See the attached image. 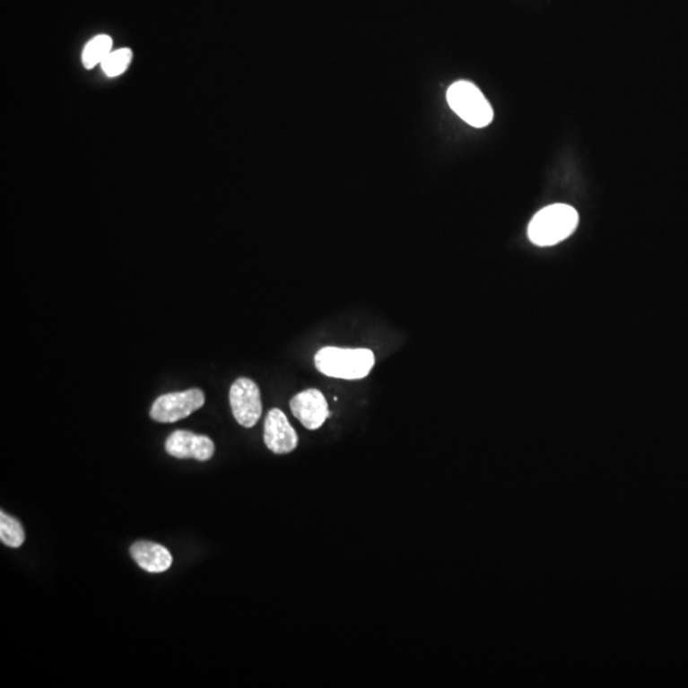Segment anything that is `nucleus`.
<instances>
[{"label": "nucleus", "mask_w": 688, "mask_h": 688, "mask_svg": "<svg viewBox=\"0 0 688 688\" xmlns=\"http://www.w3.org/2000/svg\"><path fill=\"white\" fill-rule=\"evenodd\" d=\"M375 365L374 353L366 348H321L315 366L327 377L359 380L368 377Z\"/></svg>", "instance_id": "nucleus-1"}, {"label": "nucleus", "mask_w": 688, "mask_h": 688, "mask_svg": "<svg viewBox=\"0 0 688 688\" xmlns=\"http://www.w3.org/2000/svg\"><path fill=\"white\" fill-rule=\"evenodd\" d=\"M578 223L579 214L574 208L568 205H548L530 221L528 238L538 247H553L571 236Z\"/></svg>", "instance_id": "nucleus-2"}, {"label": "nucleus", "mask_w": 688, "mask_h": 688, "mask_svg": "<svg viewBox=\"0 0 688 688\" xmlns=\"http://www.w3.org/2000/svg\"><path fill=\"white\" fill-rule=\"evenodd\" d=\"M447 99L451 110L475 128H484L493 119L490 102L471 82L459 81L451 84Z\"/></svg>", "instance_id": "nucleus-3"}, {"label": "nucleus", "mask_w": 688, "mask_h": 688, "mask_svg": "<svg viewBox=\"0 0 688 688\" xmlns=\"http://www.w3.org/2000/svg\"><path fill=\"white\" fill-rule=\"evenodd\" d=\"M205 402V393L200 389L165 394L154 400L151 418L161 423L178 422L202 408Z\"/></svg>", "instance_id": "nucleus-4"}, {"label": "nucleus", "mask_w": 688, "mask_h": 688, "mask_svg": "<svg viewBox=\"0 0 688 688\" xmlns=\"http://www.w3.org/2000/svg\"><path fill=\"white\" fill-rule=\"evenodd\" d=\"M230 405L239 424L247 429L256 426L263 412L259 387L251 379H238L230 389Z\"/></svg>", "instance_id": "nucleus-5"}, {"label": "nucleus", "mask_w": 688, "mask_h": 688, "mask_svg": "<svg viewBox=\"0 0 688 688\" xmlns=\"http://www.w3.org/2000/svg\"><path fill=\"white\" fill-rule=\"evenodd\" d=\"M290 408L302 426L311 431L320 429L330 416L328 402L318 389H308L296 394L291 399Z\"/></svg>", "instance_id": "nucleus-6"}, {"label": "nucleus", "mask_w": 688, "mask_h": 688, "mask_svg": "<svg viewBox=\"0 0 688 688\" xmlns=\"http://www.w3.org/2000/svg\"><path fill=\"white\" fill-rule=\"evenodd\" d=\"M166 451L179 459H193L207 462L214 454V442L208 436L196 435L190 431L172 432L166 440Z\"/></svg>", "instance_id": "nucleus-7"}, {"label": "nucleus", "mask_w": 688, "mask_h": 688, "mask_svg": "<svg viewBox=\"0 0 688 688\" xmlns=\"http://www.w3.org/2000/svg\"><path fill=\"white\" fill-rule=\"evenodd\" d=\"M265 442L266 448L278 456L292 453L299 444L295 429L281 409L273 408L266 418Z\"/></svg>", "instance_id": "nucleus-8"}, {"label": "nucleus", "mask_w": 688, "mask_h": 688, "mask_svg": "<svg viewBox=\"0 0 688 688\" xmlns=\"http://www.w3.org/2000/svg\"><path fill=\"white\" fill-rule=\"evenodd\" d=\"M130 554L139 568L152 574L168 571L172 565V556L168 548L153 542H135L130 547Z\"/></svg>", "instance_id": "nucleus-9"}, {"label": "nucleus", "mask_w": 688, "mask_h": 688, "mask_svg": "<svg viewBox=\"0 0 688 688\" xmlns=\"http://www.w3.org/2000/svg\"><path fill=\"white\" fill-rule=\"evenodd\" d=\"M112 40L110 36L99 35L93 38L89 44L84 47L82 54V62L84 68L92 69L97 65H102V62L110 56Z\"/></svg>", "instance_id": "nucleus-10"}, {"label": "nucleus", "mask_w": 688, "mask_h": 688, "mask_svg": "<svg viewBox=\"0 0 688 688\" xmlns=\"http://www.w3.org/2000/svg\"><path fill=\"white\" fill-rule=\"evenodd\" d=\"M24 536H24L22 524L16 518L5 514L4 511L0 512V541L2 544L7 547L20 548L23 544Z\"/></svg>", "instance_id": "nucleus-11"}, {"label": "nucleus", "mask_w": 688, "mask_h": 688, "mask_svg": "<svg viewBox=\"0 0 688 688\" xmlns=\"http://www.w3.org/2000/svg\"><path fill=\"white\" fill-rule=\"evenodd\" d=\"M132 62V51L129 48H120L118 51H112L110 56L102 62V71L108 77H118L123 74L128 69Z\"/></svg>", "instance_id": "nucleus-12"}]
</instances>
